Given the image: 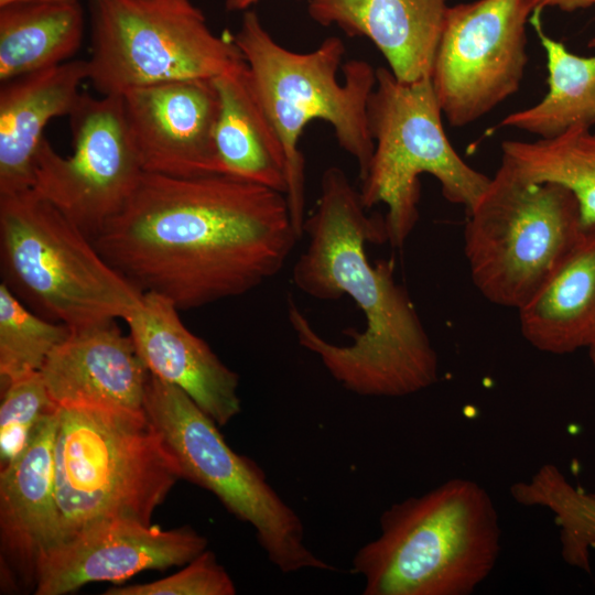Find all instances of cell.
I'll return each mask as SVG.
<instances>
[{
	"mask_svg": "<svg viewBox=\"0 0 595 595\" xmlns=\"http://www.w3.org/2000/svg\"><path fill=\"white\" fill-rule=\"evenodd\" d=\"M299 239L281 192L226 174L143 172L93 242L138 291L187 311L255 290Z\"/></svg>",
	"mask_w": 595,
	"mask_h": 595,
	"instance_id": "1",
	"label": "cell"
},
{
	"mask_svg": "<svg viewBox=\"0 0 595 595\" xmlns=\"http://www.w3.org/2000/svg\"><path fill=\"white\" fill-rule=\"evenodd\" d=\"M305 251L292 280L317 300L349 295L365 316V329L345 334L348 345L325 339L288 300V318L299 344L315 354L346 390L363 397H405L439 379V357L404 286L394 279V262H369L367 242L387 241L385 219L368 216L359 192L345 172L327 167L321 177L315 210L305 217Z\"/></svg>",
	"mask_w": 595,
	"mask_h": 595,
	"instance_id": "2",
	"label": "cell"
},
{
	"mask_svg": "<svg viewBox=\"0 0 595 595\" xmlns=\"http://www.w3.org/2000/svg\"><path fill=\"white\" fill-rule=\"evenodd\" d=\"M379 524L351 562L364 595H469L500 553L497 509L472 479L452 478L394 502Z\"/></svg>",
	"mask_w": 595,
	"mask_h": 595,
	"instance_id": "3",
	"label": "cell"
},
{
	"mask_svg": "<svg viewBox=\"0 0 595 595\" xmlns=\"http://www.w3.org/2000/svg\"><path fill=\"white\" fill-rule=\"evenodd\" d=\"M178 464L144 411L57 408L54 491L57 544L108 521L151 524Z\"/></svg>",
	"mask_w": 595,
	"mask_h": 595,
	"instance_id": "4",
	"label": "cell"
},
{
	"mask_svg": "<svg viewBox=\"0 0 595 595\" xmlns=\"http://www.w3.org/2000/svg\"><path fill=\"white\" fill-rule=\"evenodd\" d=\"M246 63L252 89L279 133L286 155L285 193L293 226L303 236L305 220V163L299 148L307 123L324 120L339 147L351 155L361 180L375 143L367 106L376 85V69L366 61L351 60L337 72L345 45L337 36L325 39L312 52L298 53L279 44L255 11H246L232 37Z\"/></svg>",
	"mask_w": 595,
	"mask_h": 595,
	"instance_id": "5",
	"label": "cell"
},
{
	"mask_svg": "<svg viewBox=\"0 0 595 595\" xmlns=\"http://www.w3.org/2000/svg\"><path fill=\"white\" fill-rule=\"evenodd\" d=\"M0 264L22 303L71 329L125 320L142 296L33 190L0 196Z\"/></svg>",
	"mask_w": 595,
	"mask_h": 595,
	"instance_id": "6",
	"label": "cell"
},
{
	"mask_svg": "<svg viewBox=\"0 0 595 595\" xmlns=\"http://www.w3.org/2000/svg\"><path fill=\"white\" fill-rule=\"evenodd\" d=\"M442 115L430 77L401 82L389 68H376L367 106L375 149L359 194L366 209L387 206L386 236L393 248L404 245L419 220L422 174L434 176L446 201L466 214L490 182L455 151Z\"/></svg>",
	"mask_w": 595,
	"mask_h": 595,
	"instance_id": "7",
	"label": "cell"
},
{
	"mask_svg": "<svg viewBox=\"0 0 595 595\" xmlns=\"http://www.w3.org/2000/svg\"><path fill=\"white\" fill-rule=\"evenodd\" d=\"M472 281L489 302L519 310L583 236L578 203L555 183H530L501 160L466 214Z\"/></svg>",
	"mask_w": 595,
	"mask_h": 595,
	"instance_id": "8",
	"label": "cell"
},
{
	"mask_svg": "<svg viewBox=\"0 0 595 595\" xmlns=\"http://www.w3.org/2000/svg\"><path fill=\"white\" fill-rule=\"evenodd\" d=\"M143 411L176 459L182 478L213 493L229 512L249 523L280 572L334 570L307 547L301 518L262 468L236 453L218 424L183 390L150 374Z\"/></svg>",
	"mask_w": 595,
	"mask_h": 595,
	"instance_id": "9",
	"label": "cell"
},
{
	"mask_svg": "<svg viewBox=\"0 0 595 595\" xmlns=\"http://www.w3.org/2000/svg\"><path fill=\"white\" fill-rule=\"evenodd\" d=\"M88 82L101 96L215 78L245 63L191 0H89Z\"/></svg>",
	"mask_w": 595,
	"mask_h": 595,
	"instance_id": "10",
	"label": "cell"
},
{
	"mask_svg": "<svg viewBox=\"0 0 595 595\" xmlns=\"http://www.w3.org/2000/svg\"><path fill=\"white\" fill-rule=\"evenodd\" d=\"M68 117L73 152L63 156L44 138L32 190L93 240L127 205L144 171L120 96L82 94Z\"/></svg>",
	"mask_w": 595,
	"mask_h": 595,
	"instance_id": "11",
	"label": "cell"
},
{
	"mask_svg": "<svg viewBox=\"0 0 595 595\" xmlns=\"http://www.w3.org/2000/svg\"><path fill=\"white\" fill-rule=\"evenodd\" d=\"M532 12L530 0H475L448 7L430 78L451 126L477 121L519 89Z\"/></svg>",
	"mask_w": 595,
	"mask_h": 595,
	"instance_id": "12",
	"label": "cell"
},
{
	"mask_svg": "<svg viewBox=\"0 0 595 595\" xmlns=\"http://www.w3.org/2000/svg\"><path fill=\"white\" fill-rule=\"evenodd\" d=\"M120 97L144 172L172 177L220 174L215 144L219 97L213 78L160 83Z\"/></svg>",
	"mask_w": 595,
	"mask_h": 595,
	"instance_id": "13",
	"label": "cell"
},
{
	"mask_svg": "<svg viewBox=\"0 0 595 595\" xmlns=\"http://www.w3.org/2000/svg\"><path fill=\"white\" fill-rule=\"evenodd\" d=\"M190 527L115 520L93 526L56 545L43 560L35 595H66L95 582H121L145 570L187 564L207 549Z\"/></svg>",
	"mask_w": 595,
	"mask_h": 595,
	"instance_id": "14",
	"label": "cell"
},
{
	"mask_svg": "<svg viewBox=\"0 0 595 595\" xmlns=\"http://www.w3.org/2000/svg\"><path fill=\"white\" fill-rule=\"evenodd\" d=\"M180 310L155 293H142L123 320L149 372L183 390L218 426L241 409L239 376L182 322Z\"/></svg>",
	"mask_w": 595,
	"mask_h": 595,
	"instance_id": "15",
	"label": "cell"
},
{
	"mask_svg": "<svg viewBox=\"0 0 595 595\" xmlns=\"http://www.w3.org/2000/svg\"><path fill=\"white\" fill-rule=\"evenodd\" d=\"M58 407L143 411L150 372L116 320L71 329L40 370Z\"/></svg>",
	"mask_w": 595,
	"mask_h": 595,
	"instance_id": "16",
	"label": "cell"
},
{
	"mask_svg": "<svg viewBox=\"0 0 595 595\" xmlns=\"http://www.w3.org/2000/svg\"><path fill=\"white\" fill-rule=\"evenodd\" d=\"M57 408L42 416L21 455L0 472V538L4 564L36 584L43 560L56 547L54 491Z\"/></svg>",
	"mask_w": 595,
	"mask_h": 595,
	"instance_id": "17",
	"label": "cell"
},
{
	"mask_svg": "<svg viewBox=\"0 0 595 595\" xmlns=\"http://www.w3.org/2000/svg\"><path fill=\"white\" fill-rule=\"evenodd\" d=\"M447 0H310L318 24L370 40L401 82L430 77Z\"/></svg>",
	"mask_w": 595,
	"mask_h": 595,
	"instance_id": "18",
	"label": "cell"
},
{
	"mask_svg": "<svg viewBox=\"0 0 595 595\" xmlns=\"http://www.w3.org/2000/svg\"><path fill=\"white\" fill-rule=\"evenodd\" d=\"M87 79L86 60H72L1 83L0 196L32 190L44 129L69 116Z\"/></svg>",
	"mask_w": 595,
	"mask_h": 595,
	"instance_id": "19",
	"label": "cell"
},
{
	"mask_svg": "<svg viewBox=\"0 0 595 595\" xmlns=\"http://www.w3.org/2000/svg\"><path fill=\"white\" fill-rule=\"evenodd\" d=\"M518 312L522 336L541 351L563 355L589 347L595 340V226Z\"/></svg>",
	"mask_w": 595,
	"mask_h": 595,
	"instance_id": "20",
	"label": "cell"
},
{
	"mask_svg": "<svg viewBox=\"0 0 595 595\" xmlns=\"http://www.w3.org/2000/svg\"><path fill=\"white\" fill-rule=\"evenodd\" d=\"M213 79L219 97L215 144L220 174L285 195V150L252 89L246 63Z\"/></svg>",
	"mask_w": 595,
	"mask_h": 595,
	"instance_id": "21",
	"label": "cell"
},
{
	"mask_svg": "<svg viewBox=\"0 0 595 595\" xmlns=\"http://www.w3.org/2000/svg\"><path fill=\"white\" fill-rule=\"evenodd\" d=\"M84 32L80 2L0 6V83L67 62L80 47Z\"/></svg>",
	"mask_w": 595,
	"mask_h": 595,
	"instance_id": "22",
	"label": "cell"
},
{
	"mask_svg": "<svg viewBox=\"0 0 595 595\" xmlns=\"http://www.w3.org/2000/svg\"><path fill=\"white\" fill-rule=\"evenodd\" d=\"M540 13L532 12L530 21L545 53L548 91L534 106L506 116L500 126L548 139L574 126L595 125V54L577 55L549 36ZM588 45L595 48V37Z\"/></svg>",
	"mask_w": 595,
	"mask_h": 595,
	"instance_id": "23",
	"label": "cell"
},
{
	"mask_svg": "<svg viewBox=\"0 0 595 595\" xmlns=\"http://www.w3.org/2000/svg\"><path fill=\"white\" fill-rule=\"evenodd\" d=\"M501 160L524 181L555 183L573 193L587 229L595 226V133L574 126L537 141L501 143Z\"/></svg>",
	"mask_w": 595,
	"mask_h": 595,
	"instance_id": "24",
	"label": "cell"
},
{
	"mask_svg": "<svg viewBox=\"0 0 595 595\" xmlns=\"http://www.w3.org/2000/svg\"><path fill=\"white\" fill-rule=\"evenodd\" d=\"M522 506L548 509L559 528L561 555L571 566L591 571L595 548V494L571 484L553 464H544L527 480L510 486Z\"/></svg>",
	"mask_w": 595,
	"mask_h": 595,
	"instance_id": "25",
	"label": "cell"
},
{
	"mask_svg": "<svg viewBox=\"0 0 595 595\" xmlns=\"http://www.w3.org/2000/svg\"><path fill=\"white\" fill-rule=\"evenodd\" d=\"M71 328L47 320L22 303L0 283V380L8 383L40 371Z\"/></svg>",
	"mask_w": 595,
	"mask_h": 595,
	"instance_id": "26",
	"label": "cell"
},
{
	"mask_svg": "<svg viewBox=\"0 0 595 595\" xmlns=\"http://www.w3.org/2000/svg\"><path fill=\"white\" fill-rule=\"evenodd\" d=\"M57 408L50 398L41 371L2 388L0 404V463L14 462L26 447L44 414Z\"/></svg>",
	"mask_w": 595,
	"mask_h": 595,
	"instance_id": "27",
	"label": "cell"
},
{
	"mask_svg": "<svg viewBox=\"0 0 595 595\" xmlns=\"http://www.w3.org/2000/svg\"><path fill=\"white\" fill-rule=\"evenodd\" d=\"M105 595H234L236 586L216 555L207 549L180 572L142 584L111 586Z\"/></svg>",
	"mask_w": 595,
	"mask_h": 595,
	"instance_id": "28",
	"label": "cell"
},
{
	"mask_svg": "<svg viewBox=\"0 0 595 595\" xmlns=\"http://www.w3.org/2000/svg\"><path fill=\"white\" fill-rule=\"evenodd\" d=\"M534 11L541 12L547 8H558L563 11H575L595 7V0H530Z\"/></svg>",
	"mask_w": 595,
	"mask_h": 595,
	"instance_id": "29",
	"label": "cell"
},
{
	"mask_svg": "<svg viewBox=\"0 0 595 595\" xmlns=\"http://www.w3.org/2000/svg\"><path fill=\"white\" fill-rule=\"evenodd\" d=\"M259 0H226L225 7L228 11H245Z\"/></svg>",
	"mask_w": 595,
	"mask_h": 595,
	"instance_id": "30",
	"label": "cell"
},
{
	"mask_svg": "<svg viewBox=\"0 0 595 595\" xmlns=\"http://www.w3.org/2000/svg\"><path fill=\"white\" fill-rule=\"evenodd\" d=\"M22 1H57V2H79V0H0V6H4L12 2H22Z\"/></svg>",
	"mask_w": 595,
	"mask_h": 595,
	"instance_id": "31",
	"label": "cell"
},
{
	"mask_svg": "<svg viewBox=\"0 0 595 595\" xmlns=\"http://www.w3.org/2000/svg\"><path fill=\"white\" fill-rule=\"evenodd\" d=\"M588 350H589L591 360L595 367V340L589 345Z\"/></svg>",
	"mask_w": 595,
	"mask_h": 595,
	"instance_id": "32",
	"label": "cell"
}]
</instances>
